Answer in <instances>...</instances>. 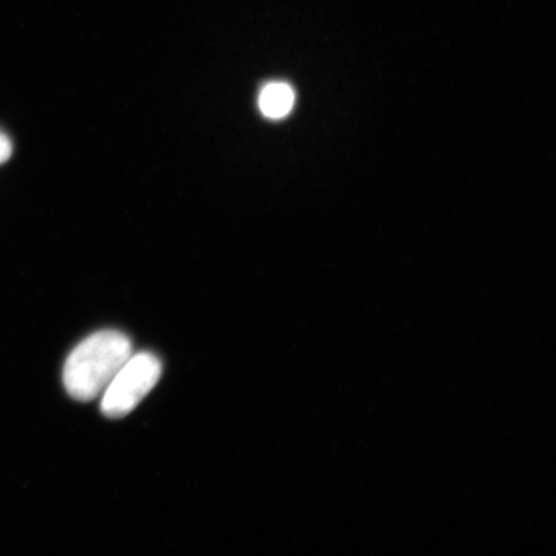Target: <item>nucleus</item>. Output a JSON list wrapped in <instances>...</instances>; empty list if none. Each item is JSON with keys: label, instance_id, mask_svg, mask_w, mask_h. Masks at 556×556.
Instances as JSON below:
<instances>
[{"label": "nucleus", "instance_id": "nucleus-1", "mask_svg": "<svg viewBox=\"0 0 556 556\" xmlns=\"http://www.w3.org/2000/svg\"><path fill=\"white\" fill-rule=\"evenodd\" d=\"M131 354L130 339L119 331H99L83 340L65 364L67 393L80 402L100 397Z\"/></svg>", "mask_w": 556, "mask_h": 556}, {"label": "nucleus", "instance_id": "nucleus-2", "mask_svg": "<svg viewBox=\"0 0 556 556\" xmlns=\"http://www.w3.org/2000/svg\"><path fill=\"white\" fill-rule=\"evenodd\" d=\"M162 371V361L155 354H131L103 392L102 413L111 419H119L134 412L139 402L157 384Z\"/></svg>", "mask_w": 556, "mask_h": 556}, {"label": "nucleus", "instance_id": "nucleus-3", "mask_svg": "<svg viewBox=\"0 0 556 556\" xmlns=\"http://www.w3.org/2000/svg\"><path fill=\"white\" fill-rule=\"evenodd\" d=\"M260 109L269 119H282L290 114L295 102V93L287 83H269L260 94Z\"/></svg>", "mask_w": 556, "mask_h": 556}, {"label": "nucleus", "instance_id": "nucleus-4", "mask_svg": "<svg viewBox=\"0 0 556 556\" xmlns=\"http://www.w3.org/2000/svg\"><path fill=\"white\" fill-rule=\"evenodd\" d=\"M12 156V142L3 131H0V164H3Z\"/></svg>", "mask_w": 556, "mask_h": 556}]
</instances>
